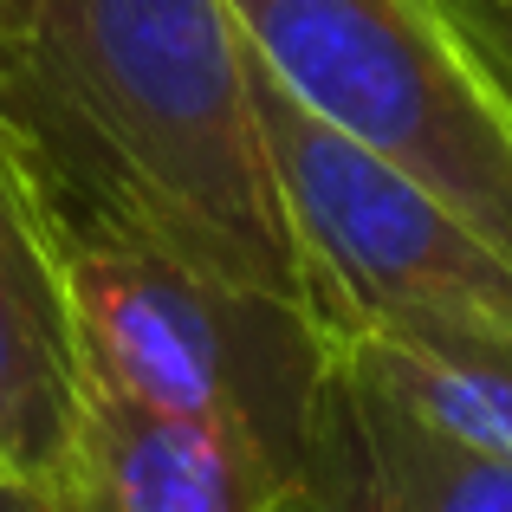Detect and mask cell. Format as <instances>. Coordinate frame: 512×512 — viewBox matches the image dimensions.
Segmentation results:
<instances>
[{
    "label": "cell",
    "instance_id": "cell-1",
    "mask_svg": "<svg viewBox=\"0 0 512 512\" xmlns=\"http://www.w3.org/2000/svg\"><path fill=\"white\" fill-rule=\"evenodd\" d=\"M0 124L52 214L318 318L227 0H0Z\"/></svg>",
    "mask_w": 512,
    "mask_h": 512
},
{
    "label": "cell",
    "instance_id": "cell-2",
    "mask_svg": "<svg viewBox=\"0 0 512 512\" xmlns=\"http://www.w3.org/2000/svg\"><path fill=\"white\" fill-rule=\"evenodd\" d=\"M247 52L512 260V85L448 0H227Z\"/></svg>",
    "mask_w": 512,
    "mask_h": 512
},
{
    "label": "cell",
    "instance_id": "cell-3",
    "mask_svg": "<svg viewBox=\"0 0 512 512\" xmlns=\"http://www.w3.org/2000/svg\"><path fill=\"white\" fill-rule=\"evenodd\" d=\"M52 227L72 286L85 383L137 409L240 428L286 480L331 331L98 221L52 214Z\"/></svg>",
    "mask_w": 512,
    "mask_h": 512
},
{
    "label": "cell",
    "instance_id": "cell-4",
    "mask_svg": "<svg viewBox=\"0 0 512 512\" xmlns=\"http://www.w3.org/2000/svg\"><path fill=\"white\" fill-rule=\"evenodd\" d=\"M253 111L279 201L312 266L318 325L331 338H506L512 260L402 169L312 117L247 52Z\"/></svg>",
    "mask_w": 512,
    "mask_h": 512
},
{
    "label": "cell",
    "instance_id": "cell-5",
    "mask_svg": "<svg viewBox=\"0 0 512 512\" xmlns=\"http://www.w3.org/2000/svg\"><path fill=\"white\" fill-rule=\"evenodd\" d=\"M273 512H512V461L435 428L331 338Z\"/></svg>",
    "mask_w": 512,
    "mask_h": 512
},
{
    "label": "cell",
    "instance_id": "cell-6",
    "mask_svg": "<svg viewBox=\"0 0 512 512\" xmlns=\"http://www.w3.org/2000/svg\"><path fill=\"white\" fill-rule=\"evenodd\" d=\"M85 396L59 227L33 163L0 124V474L39 493L59 487Z\"/></svg>",
    "mask_w": 512,
    "mask_h": 512
},
{
    "label": "cell",
    "instance_id": "cell-7",
    "mask_svg": "<svg viewBox=\"0 0 512 512\" xmlns=\"http://www.w3.org/2000/svg\"><path fill=\"white\" fill-rule=\"evenodd\" d=\"M46 500L59 512H273L279 467L240 428L91 389Z\"/></svg>",
    "mask_w": 512,
    "mask_h": 512
},
{
    "label": "cell",
    "instance_id": "cell-8",
    "mask_svg": "<svg viewBox=\"0 0 512 512\" xmlns=\"http://www.w3.org/2000/svg\"><path fill=\"white\" fill-rule=\"evenodd\" d=\"M350 344L435 428L512 461V344L506 338H350Z\"/></svg>",
    "mask_w": 512,
    "mask_h": 512
},
{
    "label": "cell",
    "instance_id": "cell-9",
    "mask_svg": "<svg viewBox=\"0 0 512 512\" xmlns=\"http://www.w3.org/2000/svg\"><path fill=\"white\" fill-rule=\"evenodd\" d=\"M0 512H59V506H52L39 487H20V480L0 474Z\"/></svg>",
    "mask_w": 512,
    "mask_h": 512
},
{
    "label": "cell",
    "instance_id": "cell-10",
    "mask_svg": "<svg viewBox=\"0 0 512 512\" xmlns=\"http://www.w3.org/2000/svg\"><path fill=\"white\" fill-rule=\"evenodd\" d=\"M500 72H506V65H500ZM506 85H512V72H506Z\"/></svg>",
    "mask_w": 512,
    "mask_h": 512
}]
</instances>
